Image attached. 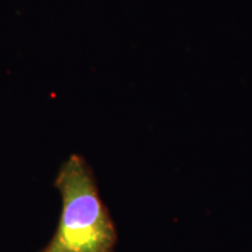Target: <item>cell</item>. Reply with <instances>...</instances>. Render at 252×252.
I'll list each match as a JSON object with an SVG mask.
<instances>
[{"label": "cell", "mask_w": 252, "mask_h": 252, "mask_svg": "<svg viewBox=\"0 0 252 252\" xmlns=\"http://www.w3.org/2000/svg\"><path fill=\"white\" fill-rule=\"evenodd\" d=\"M54 186L61 196V214L52 239L39 252H115L117 230L87 160L76 153L69 156Z\"/></svg>", "instance_id": "6da1fadb"}]
</instances>
